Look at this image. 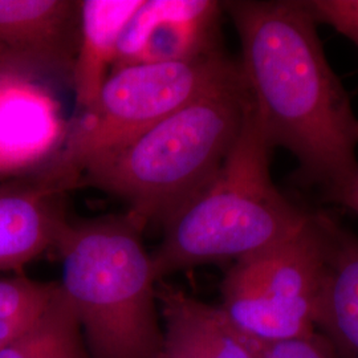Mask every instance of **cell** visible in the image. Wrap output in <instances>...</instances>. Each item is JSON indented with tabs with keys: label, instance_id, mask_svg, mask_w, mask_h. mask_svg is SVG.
Returning <instances> with one entry per match:
<instances>
[{
	"label": "cell",
	"instance_id": "7",
	"mask_svg": "<svg viewBox=\"0 0 358 358\" xmlns=\"http://www.w3.org/2000/svg\"><path fill=\"white\" fill-rule=\"evenodd\" d=\"M222 13V1L217 0H142L124 29L113 71L187 62L223 51Z\"/></svg>",
	"mask_w": 358,
	"mask_h": 358
},
{
	"label": "cell",
	"instance_id": "18",
	"mask_svg": "<svg viewBox=\"0 0 358 358\" xmlns=\"http://www.w3.org/2000/svg\"><path fill=\"white\" fill-rule=\"evenodd\" d=\"M325 196L328 201L358 215V166L338 187L327 192Z\"/></svg>",
	"mask_w": 358,
	"mask_h": 358
},
{
	"label": "cell",
	"instance_id": "6",
	"mask_svg": "<svg viewBox=\"0 0 358 358\" xmlns=\"http://www.w3.org/2000/svg\"><path fill=\"white\" fill-rule=\"evenodd\" d=\"M325 266L320 220L310 211L294 235L231 266L220 284V307L256 343L307 337L316 332Z\"/></svg>",
	"mask_w": 358,
	"mask_h": 358
},
{
	"label": "cell",
	"instance_id": "15",
	"mask_svg": "<svg viewBox=\"0 0 358 358\" xmlns=\"http://www.w3.org/2000/svg\"><path fill=\"white\" fill-rule=\"evenodd\" d=\"M59 285L36 282L23 273L0 279V352L38 320Z\"/></svg>",
	"mask_w": 358,
	"mask_h": 358
},
{
	"label": "cell",
	"instance_id": "9",
	"mask_svg": "<svg viewBox=\"0 0 358 358\" xmlns=\"http://www.w3.org/2000/svg\"><path fill=\"white\" fill-rule=\"evenodd\" d=\"M66 127L60 103L41 80L15 75L0 83V164L11 178L44 165Z\"/></svg>",
	"mask_w": 358,
	"mask_h": 358
},
{
	"label": "cell",
	"instance_id": "5",
	"mask_svg": "<svg viewBox=\"0 0 358 358\" xmlns=\"http://www.w3.org/2000/svg\"><path fill=\"white\" fill-rule=\"evenodd\" d=\"M239 72L238 63L223 51L187 62L113 71L92 105L68 122L56 153L28 176L69 192L81 185L97 159Z\"/></svg>",
	"mask_w": 358,
	"mask_h": 358
},
{
	"label": "cell",
	"instance_id": "11",
	"mask_svg": "<svg viewBox=\"0 0 358 358\" xmlns=\"http://www.w3.org/2000/svg\"><path fill=\"white\" fill-rule=\"evenodd\" d=\"M164 320L162 358H262L260 346L247 337L219 306L198 300L165 282H157Z\"/></svg>",
	"mask_w": 358,
	"mask_h": 358
},
{
	"label": "cell",
	"instance_id": "10",
	"mask_svg": "<svg viewBox=\"0 0 358 358\" xmlns=\"http://www.w3.org/2000/svg\"><path fill=\"white\" fill-rule=\"evenodd\" d=\"M64 189L35 176L0 185V271L22 269L55 250L64 230Z\"/></svg>",
	"mask_w": 358,
	"mask_h": 358
},
{
	"label": "cell",
	"instance_id": "12",
	"mask_svg": "<svg viewBox=\"0 0 358 358\" xmlns=\"http://www.w3.org/2000/svg\"><path fill=\"white\" fill-rule=\"evenodd\" d=\"M325 242V279L316 332L341 358H358V236L317 211Z\"/></svg>",
	"mask_w": 358,
	"mask_h": 358
},
{
	"label": "cell",
	"instance_id": "13",
	"mask_svg": "<svg viewBox=\"0 0 358 358\" xmlns=\"http://www.w3.org/2000/svg\"><path fill=\"white\" fill-rule=\"evenodd\" d=\"M142 0H80V34L72 72L77 112L96 100L115 66L121 36Z\"/></svg>",
	"mask_w": 358,
	"mask_h": 358
},
{
	"label": "cell",
	"instance_id": "1",
	"mask_svg": "<svg viewBox=\"0 0 358 358\" xmlns=\"http://www.w3.org/2000/svg\"><path fill=\"white\" fill-rule=\"evenodd\" d=\"M238 63L259 122L273 148L299 164V179L325 194L358 166V120L333 72L304 0H231Z\"/></svg>",
	"mask_w": 358,
	"mask_h": 358
},
{
	"label": "cell",
	"instance_id": "2",
	"mask_svg": "<svg viewBox=\"0 0 358 358\" xmlns=\"http://www.w3.org/2000/svg\"><path fill=\"white\" fill-rule=\"evenodd\" d=\"M248 100L239 72L97 159L81 183L122 199L142 230L153 222L164 226L215 177L242 130Z\"/></svg>",
	"mask_w": 358,
	"mask_h": 358
},
{
	"label": "cell",
	"instance_id": "17",
	"mask_svg": "<svg viewBox=\"0 0 358 358\" xmlns=\"http://www.w3.org/2000/svg\"><path fill=\"white\" fill-rule=\"evenodd\" d=\"M259 346L262 358H341L328 340L317 332L291 341L259 343Z\"/></svg>",
	"mask_w": 358,
	"mask_h": 358
},
{
	"label": "cell",
	"instance_id": "14",
	"mask_svg": "<svg viewBox=\"0 0 358 358\" xmlns=\"http://www.w3.org/2000/svg\"><path fill=\"white\" fill-rule=\"evenodd\" d=\"M0 358H90L76 310L62 285L38 320L6 346Z\"/></svg>",
	"mask_w": 358,
	"mask_h": 358
},
{
	"label": "cell",
	"instance_id": "20",
	"mask_svg": "<svg viewBox=\"0 0 358 358\" xmlns=\"http://www.w3.org/2000/svg\"><path fill=\"white\" fill-rule=\"evenodd\" d=\"M8 180V179H13L10 176H8V173L6 171V169L1 166V164H0V180Z\"/></svg>",
	"mask_w": 358,
	"mask_h": 358
},
{
	"label": "cell",
	"instance_id": "19",
	"mask_svg": "<svg viewBox=\"0 0 358 358\" xmlns=\"http://www.w3.org/2000/svg\"><path fill=\"white\" fill-rule=\"evenodd\" d=\"M15 75L27 76L22 71H19L16 66H13L11 63H8L3 56H0V83H1L3 80H6L7 77L15 76Z\"/></svg>",
	"mask_w": 358,
	"mask_h": 358
},
{
	"label": "cell",
	"instance_id": "8",
	"mask_svg": "<svg viewBox=\"0 0 358 358\" xmlns=\"http://www.w3.org/2000/svg\"><path fill=\"white\" fill-rule=\"evenodd\" d=\"M80 34V0H0V56L24 75L69 76Z\"/></svg>",
	"mask_w": 358,
	"mask_h": 358
},
{
	"label": "cell",
	"instance_id": "4",
	"mask_svg": "<svg viewBox=\"0 0 358 358\" xmlns=\"http://www.w3.org/2000/svg\"><path fill=\"white\" fill-rule=\"evenodd\" d=\"M142 229L125 214L68 222L56 251L90 358H162L157 279Z\"/></svg>",
	"mask_w": 358,
	"mask_h": 358
},
{
	"label": "cell",
	"instance_id": "21",
	"mask_svg": "<svg viewBox=\"0 0 358 358\" xmlns=\"http://www.w3.org/2000/svg\"><path fill=\"white\" fill-rule=\"evenodd\" d=\"M356 136H357V141H358V122H357V128H356Z\"/></svg>",
	"mask_w": 358,
	"mask_h": 358
},
{
	"label": "cell",
	"instance_id": "3",
	"mask_svg": "<svg viewBox=\"0 0 358 358\" xmlns=\"http://www.w3.org/2000/svg\"><path fill=\"white\" fill-rule=\"evenodd\" d=\"M273 149L248 100L242 130L215 177L162 226V241L150 254L157 282L183 269L260 254L306 224L310 211L272 180Z\"/></svg>",
	"mask_w": 358,
	"mask_h": 358
},
{
	"label": "cell",
	"instance_id": "16",
	"mask_svg": "<svg viewBox=\"0 0 358 358\" xmlns=\"http://www.w3.org/2000/svg\"><path fill=\"white\" fill-rule=\"evenodd\" d=\"M317 23L333 27L358 48V0H308Z\"/></svg>",
	"mask_w": 358,
	"mask_h": 358
}]
</instances>
